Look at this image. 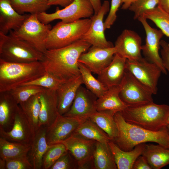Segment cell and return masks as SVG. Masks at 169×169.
Returning a JSON list of instances; mask_svg holds the SVG:
<instances>
[{
    "label": "cell",
    "mask_w": 169,
    "mask_h": 169,
    "mask_svg": "<svg viewBox=\"0 0 169 169\" xmlns=\"http://www.w3.org/2000/svg\"><path fill=\"white\" fill-rule=\"evenodd\" d=\"M141 37L133 30L125 29L117 37L115 44L116 53L127 60H136L142 58Z\"/></svg>",
    "instance_id": "obj_17"
},
{
    "label": "cell",
    "mask_w": 169,
    "mask_h": 169,
    "mask_svg": "<svg viewBox=\"0 0 169 169\" xmlns=\"http://www.w3.org/2000/svg\"><path fill=\"white\" fill-rule=\"evenodd\" d=\"M114 118L118 134L113 141L122 150L128 151L139 144L152 142L169 149V134L166 127L158 131H152L126 122L120 112Z\"/></svg>",
    "instance_id": "obj_2"
},
{
    "label": "cell",
    "mask_w": 169,
    "mask_h": 169,
    "mask_svg": "<svg viewBox=\"0 0 169 169\" xmlns=\"http://www.w3.org/2000/svg\"><path fill=\"white\" fill-rule=\"evenodd\" d=\"M120 87V97L128 107L153 102L151 91L126 70Z\"/></svg>",
    "instance_id": "obj_9"
},
{
    "label": "cell",
    "mask_w": 169,
    "mask_h": 169,
    "mask_svg": "<svg viewBox=\"0 0 169 169\" xmlns=\"http://www.w3.org/2000/svg\"><path fill=\"white\" fill-rule=\"evenodd\" d=\"M49 0H10L13 8L20 14H38L46 12L50 6Z\"/></svg>",
    "instance_id": "obj_32"
},
{
    "label": "cell",
    "mask_w": 169,
    "mask_h": 169,
    "mask_svg": "<svg viewBox=\"0 0 169 169\" xmlns=\"http://www.w3.org/2000/svg\"><path fill=\"white\" fill-rule=\"evenodd\" d=\"M82 121L59 114L54 122L46 127V139L48 144L52 145L65 140L74 132Z\"/></svg>",
    "instance_id": "obj_15"
},
{
    "label": "cell",
    "mask_w": 169,
    "mask_h": 169,
    "mask_svg": "<svg viewBox=\"0 0 169 169\" xmlns=\"http://www.w3.org/2000/svg\"><path fill=\"white\" fill-rule=\"evenodd\" d=\"M34 133L23 110L19 105L11 130L0 131V137L11 142L30 145Z\"/></svg>",
    "instance_id": "obj_18"
},
{
    "label": "cell",
    "mask_w": 169,
    "mask_h": 169,
    "mask_svg": "<svg viewBox=\"0 0 169 169\" xmlns=\"http://www.w3.org/2000/svg\"><path fill=\"white\" fill-rule=\"evenodd\" d=\"M121 0H111L109 13L104 22L105 30L110 28L115 21L117 12L121 4Z\"/></svg>",
    "instance_id": "obj_42"
},
{
    "label": "cell",
    "mask_w": 169,
    "mask_h": 169,
    "mask_svg": "<svg viewBox=\"0 0 169 169\" xmlns=\"http://www.w3.org/2000/svg\"><path fill=\"white\" fill-rule=\"evenodd\" d=\"M39 126L48 127L54 122L59 114L56 90L45 89L39 94Z\"/></svg>",
    "instance_id": "obj_19"
},
{
    "label": "cell",
    "mask_w": 169,
    "mask_h": 169,
    "mask_svg": "<svg viewBox=\"0 0 169 169\" xmlns=\"http://www.w3.org/2000/svg\"><path fill=\"white\" fill-rule=\"evenodd\" d=\"M158 6L169 14V0H159Z\"/></svg>",
    "instance_id": "obj_47"
},
{
    "label": "cell",
    "mask_w": 169,
    "mask_h": 169,
    "mask_svg": "<svg viewBox=\"0 0 169 169\" xmlns=\"http://www.w3.org/2000/svg\"><path fill=\"white\" fill-rule=\"evenodd\" d=\"M30 14H19L10 0H0V33L7 35L11 30H17Z\"/></svg>",
    "instance_id": "obj_21"
},
{
    "label": "cell",
    "mask_w": 169,
    "mask_h": 169,
    "mask_svg": "<svg viewBox=\"0 0 169 169\" xmlns=\"http://www.w3.org/2000/svg\"><path fill=\"white\" fill-rule=\"evenodd\" d=\"M54 76L47 72L42 76L21 85H34L45 88L56 90L64 82Z\"/></svg>",
    "instance_id": "obj_38"
},
{
    "label": "cell",
    "mask_w": 169,
    "mask_h": 169,
    "mask_svg": "<svg viewBox=\"0 0 169 169\" xmlns=\"http://www.w3.org/2000/svg\"><path fill=\"white\" fill-rule=\"evenodd\" d=\"M159 3V0H135L128 9L134 13V19H137L145 12L155 8Z\"/></svg>",
    "instance_id": "obj_39"
},
{
    "label": "cell",
    "mask_w": 169,
    "mask_h": 169,
    "mask_svg": "<svg viewBox=\"0 0 169 169\" xmlns=\"http://www.w3.org/2000/svg\"><path fill=\"white\" fill-rule=\"evenodd\" d=\"M92 5L94 11V14H97L102 6L101 0H89Z\"/></svg>",
    "instance_id": "obj_46"
},
{
    "label": "cell",
    "mask_w": 169,
    "mask_h": 169,
    "mask_svg": "<svg viewBox=\"0 0 169 169\" xmlns=\"http://www.w3.org/2000/svg\"><path fill=\"white\" fill-rule=\"evenodd\" d=\"M116 53L114 46L101 48L91 46L81 54L78 61L98 75L110 64Z\"/></svg>",
    "instance_id": "obj_14"
},
{
    "label": "cell",
    "mask_w": 169,
    "mask_h": 169,
    "mask_svg": "<svg viewBox=\"0 0 169 169\" xmlns=\"http://www.w3.org/2000/svg\"><path fill=\"white\" fill-rule=\"evenodd\" d=\"M91 22L90 18H86L71 23H58L49 32L46 43L47 49L64 47L81 39Z\"/></svg>",
    "instance_id": "obj_6"
},
{
    "label": "cell",
    "mask_w": 169,
    "mask_h": 169,
    "mask_svg": "<svg viewBox=\"0 0 169 169\" xmlns=\"http://www.w3.org/2000/svg\"><path fill=\"white\" fill-rule=\"evenodd\" d=\"M74 0H49L48 4L50 6L59 5L64 8L71 4Z\"/></svg>",
    "instance_id": "obj_45"
},
{
    "label": "cell",
    "mask_w": 169,
    "mask_h": 169,
    "mask_svg": "<svg viewBox=\"0 0 169 169\" xmlns=\"http://www.w3.org/2000/svg\"><path fill=\"white\" fill-rule=\"evenodd\" d=\"M52 28L50 24L41 22L38 14H30L18 29L10 31L9 34L27 42L44 53L47 50L46 41Z\"/></svg>",
    "instance_id": "obj_7"
},
{
    "label": "cell",
    "mask_w": 169,
    "mask_h": 169,
    "mask_svg": "<svg viewBox=\"0 0 169 169\" xmlns=\"http://www.w3.org/2000/svg\"><path fill=\"white\" fill-rule=\"evenodd\" d=\"M78 66L83 84H84L86 88L98 98L102 96L108 88L96 79L92 74V72L84 64L79 62Z\"/></svg>",
    "instance_id": "obj_34"
},
{
    "label": "cell",
    "mask_w": 169,
    "mask_h": 169,
    "mask_svg": "<svg viewBox=\"0 0 169 169\" xmlns=\"http://www.w3.org/2000/svg\"><path fill=\"white\" fill-rule=\"evenodd\" d=\"M160 55L162 63L169 74V43L161 39L160 42Z\"/></svg>",
    "instance_id": "obj_43"
},
{
    "label": "cell",
    "mask_w": 169,
    "mask_h": 169,
    "mask_svg": "<svg viewBox=\"0 0 169 169\" xmlns=\"http://www.w3.org/2000/svg\"><path fill=\"white\" fill-rule=\"evenodd\" d=\"M72 156V155L68 151L56 161L50 169L74 168V160H73Z\"/></svg>",
    "instance_id": "obj_41"
},
{
    "label": "cell",
    "mask_w": 169,
    "mask_h": 169,
    "mask_svg": "<svg viewBox=\"0 0 169 169\" xmlns=\"http://www.w3.org/2000/svg\"><path fill=\"white\" fill-rule=\"evenodd\" d=\"M6 161L0 157V169H6Z\"/></svg>",
    "instance_id": "obj_49"
},
{
    "label": "cell",
    "mask_w": 169,
    "mask_h": 169,
    "mask_svg": "<svg viewBox=\"0 0 169 169\" xmlns=\"http://www.w3.org/2000/svg\"><path fill=\"white\" fill-rule=\"evenodd\" d=\"M126 70L150 90L153 95L158 90V83L162 73L155 64L142 57L136 60L126 59Z\"/></svg>",
    "instance_id": "obj_10"
},
{
    "label": "cell",
    "mask_w": 169,
    "mask_h": 169,
    "mask_svg": "<svg viewBox=\"0 0 169 169\" xmlns=\"http://www.w3.org/2000/svg\"><path fill=\"white\" fill-rule=\"evenodd\" d=\"M146 158L141 155L137 158L133 165L132 169H152Z\"/></svg>",
    "instance_id": "obj_44"
},
{
    "label": "cell",
    "mask_w": 169,
    "mask_h": 169,
    "mask_svg": "<svg viewBox=\"0 0 169 169\" xmlns=\"http://www.w3.org/2000/svg\"><path fill=\"white\" fill-rule=\"evenodd\" d=\"M74 133L86 139L101 143H108L111 140L107 134L89 118L82 121Z\"/></svg>",
    "instance_id": "obj_30"
},
{
    "label": "cell",
    "mask_w": 169,
    "mask_h": 169,
    "mask_svg": "<svg viewBox=\"0 0 169 169\" xmlns=\"http://www.w3.org/2000/svg\"><path fill=\"white\" fill-rule=\"evenodd\" d=\"M125 121L147 130L158 131L166 127L169 105L153 102L144 105L128 107L120 112Z\"/></svg>",
    "instance_id": "obj_4"
},
{
    "label": "cell",
    "mask_w": 169,
    "mask_h": 169,
    "mask_svg": "<svg viewBox=\"0 0 169 169\" xmlns=\"http://www.w3.org/2000/svg\"><path fill=\"white\" fill-rule=\"evenodd\" d=\"M6 169H33L28 155L6 161Z\"/></svg>",
    "instance_id": "obj_40"
},
{
    "label": "cell",
    "mask_w": 169,
    "mask_h": 169,
    "mask_svg": "<svg viewBox=\"0 0 169 169\" xmlns=\"http://www.w3.org/2000/svg\"><path fill=\"white\" fill-rule=\"evenodd\" d=\"M83 84L81 75L63 83L56 90L59 114L64 115L70 109L79 87Z\"/></svg>",
    "instance_id": "obj_20"
},
{
    "label": "cell",
    "mask_w": 169,
    "mask_h": 169,
    "mask_svg": "<svg viewBox=\"0 0 169 169\" xmlns=\"http://www.w3.org/2000/svg\"><path fill=\"white\" fill-rule=\"evenodd\" d=\"M142 16L153 22L164 35L169 38V13L158 5L154 9L145 12Z\"/></svg>",
    "instance_id": "obj_35"
},
{
    "label": "cell",
    "mask_w": 169,
    "mask_h": 169,
    "mask_svg": "<svg viewBox=\"0 0 169 169\" xmlns=\"http://www.w3.org/2000/svg\"><path fill=\"white\" fill-rule=\"evenodd\" d=\"M126 59L116 53L110 64L98 75L97 79L107 88L119 85L126 71Z\"/></svg>",
    "instance_id": "obj_22"
},
{
    "label": "cell",
    "mask_w": 169,
    "mask_h": 169,
    "mask_svg": "<svg viewBox=\"0 0 169 169\" xmlns=\"http://www.w3.org/2000/svg\"><path fill=\"white\" fill-rule=\"evenodd\" d=\"M68 151L65 145L62 143L50 145L43 156L42 169H50L56 161Z\"/></svg>",
    "instance_id": "obj_36"
},
{
    "label": "cell",
    "mask_w": 169,
    "mask_h": 169,
    "mask_svg": "<svg viewBox=\"0 0 169 169\" xmlns=\"http://www.w3.org/2000/svg\"><path fill=\"white\" fill-rule=\"evenodd\" d=\"M167 124L169 123V115L168 118L167 120Z\"/></svg>",
    "instance_id": "obj_51"
},
{
    "label": "cell",
    "mask_w": 169,
    "mask_h": 169,
    "mask_svg": "<svg viewBox=\"0 0 169 169\" xmlns=\"http://www.w3.org/2000/svg\"><path fill=\"white\" fill-rule=\"evenodd\" d=\"M30 145L9 141L0 137V157L7 161L28 155Z\"/></svg>",
    "instance_id": "obj_31"
},
{
    "label": "cell",
    "mask_w": 169,
    "mask_h": 169,
    "mask_svg": "<svg viewBox=\"0 0 169 169\" xmlns=\"http://www.w3.org/2000/svg\"><path fill=\"white\" fill-rule=\"evenodd\" d=\"M45 89L36 85H26L20 86L9 91L19 105L42 92Z\"/></svg>",
    "instance_id": "obj_37"
},
{
    "label": "cell",
    "mask_w": 169,
    "mask_h": 169,
    "mask_svg": "<svg viewBox=\"0 0 169 169\" xmlns=\"http://www.w3.org/2000/svg\"><path fill=\"white\" fill-rule=\"evenodd\" d=\"M115 113L110 111H97L89 118L114 141L118 136V131L115 121Z\"/></svg>",
    "instance_id": "obj_28"
},
{
    "label": "cell",
    "mask_w": 169,
    "mask_h": 169,
    "mask_svg": "<svg viewBox=\"0 0 169 169\" xmlns=\"http://www.w3.org/2000/svg\"><path fill=\"white\" fill-rule=\"evenodd\" d=\"M141 155L146 158L152 169H160L169 165V149L159 144H146Z\"/></svg>",
    "instance_id": "obj_27"
},
{
    "label": "cell",
    "mask_w": 169,
    "mask_h": 169,
    "mask_svg": "<svg viewBox=\"0 0 169 169\" xmlns=\"http://www.w3.org/2000/svg\"><path fill=\"white\" fill-rule=\"evenodd\" d=\"M137 19L142 25L146 33L145 43L141 48L143 55L147 60L158 66L162 73L166 74L167 71L163 66L159 53L160 42L164 35L163 33L160 30L151 27L143 16Z\"/></svg>",
    "instance_id": "obj_11"
},
{
    "label": "cell",
    "mask_w": 169,
    "mask_h": 169,
    "mask_svg": "<svg viewBox=\"0 0 169 169\" xmlns=\"http://www.w3.org/2000/svg\"><path fill=\"white\" fill-rule=\"evenodd\" d=\"M46 72L41 61L12 63L0 59V93L34 80Z\"/></svg>",
    "instance_id": "obj_3"
},
{
    "label": "cell",
    "mask_w": 169,
    "mask_h": 169,
    "mask_svg": "<svg viewBox=\"0 0 169 169\" xmlns=\"http://www.w3.org/2000/svg\"><path fill=\"white\" fill-rule=\"evenodd\" d=\"M39 94L34 95L19 104L28 121L35 134L40 128L39 115L40 105Z\"/></svg>",
    "instance_id": "obj_33"
},
{
    "label": "cell",
    "mask_w": 169,
    "mask_h": 169,
    "mask_svg": "<svg viewBox=\"0 0 169 169\" xmlns=\"http://www.w3.org/2000/svg\"><path fill=\"white\" fill-rule=\"evenodd\" d=\"M91 46L81 39L64 47L47 49L41 62L46 72L66 82L80 75L78 59Z\"/></svg>",
    "instance_id": "obj_1"
},
{
    "label": "cell",
    "mask_w": 169,
    "mask_h": 169,
    "mask_svg": "<svg viewBox=\"0 0 169 169\" xmlns=\"http://www.w3.org/2000/svg\"><path fill=\"white\" fill-rule=\"evenodd\" d=\"M120 85L108 88L106 92L97 99V111H110L115 113L121 112L127 108L128 106L120 97Z\"/></svg>",
    "instance_id": "obj_26"
},
{
    "label": "cell",
    "mask_w": 169,
    "mask_h": 169,
    "mask_svg": "<svg viewBox=\"0 0 169 169\" xmlns=\"http://www.w3.org/2000/svg\"><path fill=\"white\" fill-rule=\"evenodd\" d=\"M108 143L97 141L96 143L93 160L94 167L96 169H117Z\"/></svg>",
    "instance_id": "obj_29"
},
{
    "label": "cell",
    "mask_w": 169,
    "mask_h": 169,
    "mask_svg": "<svg viewBox=\"0 0 169 169\" xmlns=\"http://www.w3.org/2000/svg\"><path fill=\"white\" fill-rule=\"evenodd\" d=\"M108 143L118 169H132L135 161L141 155L146 144H139L132 150L126 151L120 149L112 140H110Z\"/></svg>",
    "instance_id": "obj_25"
},
{
    "label": "cell",
    "mask_w": 169,
    "mask_h": 169,
    "mask_svg": "<svg viewBox=\"0 0 169 169\" xmlns=\"http://www.w3.org/2000/svg\"><path fill=\"white\" fill-rule=\"evenodd\" d=\"M96 142L74 133L60 143L65 145L75 159L79 167L82 168L93 160Z\"/></svg>",
    "instance_id": "obj_12"
},
{
    "label": "cell",
    "mask_w": 169,
    "mask_h": 169,
    "mask_svg": "<svg viewBox=\"0 0 169 169\" xmlns=\"http://www.w3.org/2000/svg\"><path fill=\"white\" fill-rule=\"evenodd\" d=\"M94 14L93 8L89 0H74L63 9L57 8L54 13L42 12L38 14V17L41 22L46 24L56 19H60L65 23H71L90 18Z\"/></svg>",
    "instance_id": "obj_8"
},
{
    "label": "cell",
    "mask_w": 169,
    "mask_h": 169,
    "mask_svg": "<svg viewBox=\"0 0 169 169\" xmlns=\"http://www.w3.org/2000/svg\"><path fill=\"white\" fill-rule=\"evenodd\" d=\"M18 107L9 91L0 93V131L11 130Z\"/></svg>",
    "instance_id": "obj_24"
},
{
    "label": "cell",
    "mask_w": 169,
    "mask_h": 169,
    "mask_svg": "<svg viewBox=\"0 0 169 169\" xmlns=\"http://www.w3.org/2000/svg\"><path fill=\"white\" fill-rule=\"evenodd\" d=\"M43 53L27 42L0 33V59L12 63L42 61Z\"/></svg>",
    "instance_id": "obj_5"
},
{
    "label": "cell",
    "mask_w": 169,
    "mask_h": 169,
    "mask_svg": "<svg viewBox=\"0 0 169 169\" xmlns=\"http://www.w3.org/2000/svg\"><path fill=\"white\" fill-rule=\"evenodd\" d=\"M46 127H40L35 132L30 144L28 156L33 169H42L43 156L50 146L46 139Z\"/></svg>",
    "instance_id": "obj_23"
},
{
    "label": "cell",
    "mask_w": 169,
    "mask_h": 169,
    "mask_svg": "<svg viewBox=\"0 0 169 169\" xmlns=\"http://www.w3.org/2000/svg\"><path fill=\"white\" fill-rule=\"evenodd\" d=\"M166 127H167V129L168 133L169 134V123L167 124V125L166 126Z\"/></svg>",
    "instance_id": "obj_50"
},
{
    "label": "cell",
    "mask_w": 169,
    "mask_h": 169,
    "mask_svg": "<svg viewBox=\"0 0 169 169\" xmlns=\"http://www.w3.org/2000/svg\"><path fill=\"white\" fill-rule=\"evenodd\" d=\"M135 0H121L122 6L121 8L123 10L128 9L132 3Z\"/></svg>",
    "instance_id": "obj_48"
},
{
    "label": "cell",
    "mask_w": 169,
    "mask_h": 169,
    "mask_svg": "<svg viewBox=\"0 0 169 169\" xmlns=\"http://www.w3.org/2000/svg\"><path fill=\"white\" fill-rule=\"evenodd\" d=\"M98 98L81 85L69 110L65 116L75 118L82 120L89 119L96 112V102Z\"/></svg>",
    "instance_id": "obj_16"
},
{
    "label": "cell",
    "mask_w": 169,
    "mask_h": 169,
    "mask_svg": "<svg viewBox=\"0 0 169 169\" xmlns=\"http://www.w3.org/2000/svg\"><path fill=\"white\" fill-rule=\"evenodd\" d=\"M110 8L109 1H104L99 12L90 18L91 19L90 25L81 39L95 47L107 48L114 46L110 42L107 40L104 33V18L109 12Z\"/></svg>",
    "instance_id": "obj_13"
}]
</instances>
